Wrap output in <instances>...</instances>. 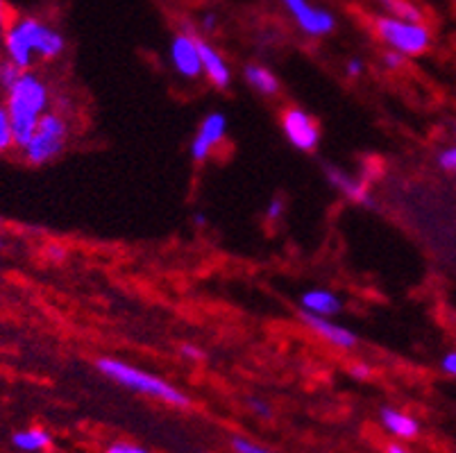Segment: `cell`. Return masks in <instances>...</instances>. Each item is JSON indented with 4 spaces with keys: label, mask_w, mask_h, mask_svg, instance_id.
<instances>
[{
    "label": "cell",
    "mask_w": 456,
    "mask_h": 453,
    "mask_svg": "<svg viewBox=\"0 0 456 453\" xmlns=\"http://www.w3.org/2000/svg\"><path fill=\"white\" fill-rule=\"evenodd\" d=\"M98 369H101L105 376H110L111 381L126 385V388L134 390V392L152 394V397L164 399V401L175 406H189V397H186L182 390H177L175 385L171 384H166L159 376H152V374L134 368V365H127L123 363V360L116 359H101L98 360Z\"/></svg>",
    "instance_id": "3957f363"
},
{
    "label": "cell",
    "mask_w": 456,
    "mask_h": 453,
    "mask_svg": "<svg viewBox=\"0 0 456 453\" xmlns=\"http://www.w3.org/2000/svg\"><path fill=\"white\" fill-rule=\"evenodd\" d=\"M182 354L184 356H189V359H198V356H200V352H198L196 347H191V344H182Z\"/></svg>",
    "instance_id": "f1b7e54d"
},
{
    "label": "cell",
    "mask_w": 456,
    "mask_h": 453,
    "mask_svg": "<svg viewBox=\"0 0 456 453\" xmlns=\"http://www.w3.org/2000/svg\"><path fill=\"white\" fill-rule=\"evenodd\" d=\"M250 406L255 409V413L261 415V417H268V415H271V410H268V404H264V401H259V399H252Z\"/></svg>",
    "instance_id": "d4e9b609"
},
{
    "label": "cell",
    "mask_w": 456,
    "mask_h": 453,
    "mask_svg": "<svg viewBox=\"0 0 456 453\" xmlns=\"http://www.w3.org/2000/svg\"><path fill=\"white\" fill-rule=\"evenodd\" d=\"M388 453H409V451H404V449L397 447V444H391V447H388Z\"/></svg>",
    "instance_id": "1f68e13d"
},
{
    "label": "cell",
    "mask_w": 456,
    "mask_h": 453,
    "mask_svg": "<svg viewBox=\"0 0 456 453\" xmlns=\"http://www.w3.org/2000/svg\"><path fill=\"white\" fill-rule=\"evenodd\" d=\"M327 177H330L331 186H334L336 190H341L347 199H352V202H356V205H363V206L372 205V199H370V195H368L366 186H363L362 182L352 180L350 174H346L343 170L330 168L327 170Z\"/></svg>",
    "instance_id": "7c38bea8"
},
{
    "label": "cell",
    "mask_w": 456,
    "mask_h": 453,
    "mask_svg": "<svg viewBox=\"0 0 456 453\" xmlns=\"http://www.w3.org/2000/svg\"><path fill=\"white\" fill-rule=\"evenodd\" d=\"M281 130H284L286 139L291 141L293 148L302 150V152H314L321 141V130H318L316 120L311 118L306 111L302 109H289L281 118Z\"/></svg>",
    "instance_id": "52a82bcc"
},
{
    "label": "cell",
    "mask_w": 456,
    "mask_h": 453,
    "mask_svg": "<svg viewBox=\"0 0 456 453\" xmlns=\"http://www.w3.org/2000/svg\"><path fill=\"white\" fill-rule=\"evenodd\" d=\"M381 424H384V426H387L393 435H397V438H404V440L416 438L418 431H420V426H418L416 419L409 417V415H404V413H400V410H395V409L381 410Z\"/></svg>",
    "instance_id": "5bb4252c"
},
{
    "label": "cell",
    "mask_w": 456,
    "mask_h": 453,
    "mask_svg": "<svg viewBox=\"0 0 456 453\" xmlns=\"http://www.w3.org/2000/svg\"><path fill=\"white\" fill-rule=\"evenodd\" d=\"M362 70H363V64L359 60H352L350 64H347V75H350V77H356V75H362Z\"/></svg>",
    "instance_id": "4316f807"
},
{
    "label": "cell",
    "mask_w": 456,
    "mask_h": 453,
    "mask_svg": "<svg viewBox=\"0 0 456 453\" xmlns=\"http://www.w3.org/2000/svg\"><path fill=\"white\" fill-rule=\"evenodd\" d=\"M216 23H218V19H216V14H207L205 19H202V25H205L207 32H214L216 30Z\"/></svg>",
    "instance_id": "83f0119b"
},
{
    "label": "cell",
    "mask_w": 456,
    "mask_h": 453,
    "mask_svg": "<svg viewBox=\"0 0 456 453\" xmlns=\"http://www.w3.org/2000/svg\"><path fill=\"white\" fill-rule=\"evenodd\" d=\"M0 247H3V243H0Z\"/></svg>",
    "instance_id": "836d02e7"
},
{
    "label": "cell",
    "mask_w": 456,
    "mask_h": 453,
    "mask_svg": "<svg viewBox=\"0 0 456 453\" xmlns=\"http://www.w3.org/2000/svg\"><path fill=\"white\" fill-rule=\"evenodd\" d=\"M7 25H10V10H7V5L0 0V39H3V35H5Z\"/></svg>",
    "instance_id": "603a6c76"
},
{
    "label": "cell",
    "mask_w": 456,
    "mask_h": 453,
    "mask_svg": "<svg viewBox=\"0 0 456 453\" xmlns=\"http://www.w3.org/2000/svg\"><path fill=\"white\" fill-rule=\"evenodd\" d=\"M193 220H196V224H207V218H205V215H200V214H198Z\"/></svg>",
    "instance_id": "d6a6232c"
},
{
    "label": "cell",
    "mask_w": 456,
    "mask_h": 453,
    "mask_svg": "<svg viewBox=\"0 0 456 453\" xmlns=\"http://www.w3.org/2000/svg\"><path fill=\"white\" fill-rule=\"evenodd\" d=\"M438 164H441V168L456 173V148L445 150V152L441 155V159H438Z\"/></svg>",
    "instance_id": "7402d4cb"
},
{
    "label": "cell",
    "mask_w": 456,
    "mask_h": 453,
    "mask_svg": "<svg viewBox=\"0 0 456 453\" xmlns=\"http://www.w3.org/2000/svg\"><path fill=\"white\" fill-rule=\"evenodd\" d=\"M377 35L387 45L404 57L420 55L429 48V30L420 20L400 19V16H381L377 19Z\"/></svg>",
    "instance_id": "5b68a950"
},
{
    "label": "cell",
    "mask_w": 456,
    "mask_h": 453,
    "mask_svg": "<svg viewBox=\"0 0 456 453\" xmlns=\"http://www.w3.org/2000/svg\"><path fill=\"white\" fill-rule=\"evenodd\" d=\"M107 453H151L148 449L136 447V444H127V442H118L114 447L107 449Z\"/></svg>",
    "instance_id": "44dd1931"
},
{
    "label": "cell",
    "mask_w": 456,
    "mask_h": 453,
    "mask_svg": "<svg viewBox=\"0 0 456 453\" xmlns=\"http://www.w3.org/2000/svg\"><path fill=\"white\" fill-rule=\"evenodd\" d=\"M66 141H69V125L60 114H44L39 125H37L35 134L30 136L26 145H23V157L28 164L44 166L53 161L55 157L61 155Z\"/></svg>",
    "instance_id": "277c9868"
},
{
    "label": "cell",
    "mask_w": 456,
    "mask_h": 453,
    "mask_svg": "<svg viewBox=\"0 0 456 453\" xmlns=\"http://www.w3.org/2000/svg\"><path fill=\"white\" fill-rule=\"evenodd\" d=\"M198 39V36H196ZM198 48H200V60H202V73L211 80V85H216L218 89H225L230 85V66L223 60V55L214 45H209L207 41L198 39Z\"/></svg>",
    "instance_id": "8fae6325"
},
{
    "label": "cell",
    "mask_w": 456,
    "mask_h": 453,
    "mask_svg": "<svg viewBox=\"0 0 456 453\" xmlns=\"http://www.w3.org/2000/svg\"><path fill=\"white\" fill-rule=\"evenodd\" d=\"M23 73H26V70L19 69V66H16V64H12L10 60L3 61V64H0V86H3V91L10 89V86L14 85V82H19V77Z\"/></svg>",
    "instance_id": "ac0fdd59"
},
{
    "label": "cell",
    "mask_w": 456,
    "mask_h": 453,
    "mask_svg": "<svg viewBox=\"0 0 456 453\" xmlns=\"http://www.w3.org/2000/svg\"><path fill=\"white\" fill-rule=\"evenodd\" d=\"M225 116L223 114H209L205 120H202L200 130H198V136L191 143V157L193 161H205L207 157L211 155V150L225 139Z\"/></svg>",
    "instance_id": "9c48e42d"
},
{
    "label": "cell",
    "mask_w": 456,
    "mask_h": 453,
    "mask_svg": "<svg viewBox=\"0 0 456 453\" xmlns=\"http://www.w3.org/2000/svg\"><path fill=\"white\" fill-rule=\"evenodd\" d=\"M0 91H3V86H0Z\"/></svg>",
    "instance_id": "e575fe53"
},
{
    "label": "cell",
    "mask_w": 456,
    "mask_h": 453,
    "mask_svg": "<svg viewBox=\"0 0 456 453\" xmlns=\"http://www.w3.org/2000/svg\"><path fill=\"white\" fill-rule=\"evenodd\" d=\"M402 57H404V55H400V53H395V50H393V53H388V55L384 57V61H387L391 69H397V66L402 64Z\"/></svg>",
    "instance_id": "484cf974"
},
{
    "label": "cell",
    "mask_w": 456,
    "mask_h": 453,
    "mask_svg": "<svg viewBox=\"0 0 456 453\" xmlns=\"http://www.w3.org/2000/svg\"><path fill=\"white\" fill-rule=\"evenodd\" d=\"M3 107H5L7 116H10L16 145L23 148L30 141V136L35 134L41 116L48 114L51 93H48V86H45L41 77L26 70L19 77V82H14L10 89H5V105Z\"/></svg>",
    "instance_id": "7a4b0ae2"
},
{
    "label": "cell",
    "mask_w": 456,
    "mask_h": 453,
    "mask_svg": "<svg viewBox=\"0 0 456 453\" xmlns=\"http://www.w3.org/2000/svg\"><path fill=\"white\" fill-rule=\"evenodd\" d=\"M281 3L305 35L325 36L334 32L336 19L322 7L311 5L309 0H281Z\"/></svg>",
    "instance_id": "8992f818"
},
{
    "label": "cell",
    "mask_w": 456,
    "mask_h": 453,
    "mask_svg": "<svg viewBox=\"0 0 456 453\" xmlns=\"http://www.w3.org/2000/svg\"><path fill=\"white\" fill-rule=\"evenodd\" d=\"M443 369H445L447 374H452V376H456V352H450V354L443 359Z\"/></svg>",
    "instance_id": "cb8c5ba5"
},
{
    "label": "cell",
    "mask_w": 456,
    "mask_h": 453,
    "mask_svg": "<svg viewBox=\"0 0 456 453\" xmlns=\"http://www.w3.org/2000/svg\"><path fill=\"white\" fill-rule=\"evenodd\" d=\"M16 145L14 141V132H12V123L10 116H7V109L0 105V155L12 150Z\"/></svg>",
    "instance_id": "e0dca14e"
},
{
    "label": "cell",
    "mask_w": 456,
    "mask_h": 453,
    "mask_svg": "<svg viewBox=\"0 0 456 453\" xmlns=\"http://www.w3.org/2000/svg\"><path fill=\"white\" fill-rule=\"evenodd\" d=\"M352 374H354V376H368V368L366 365H359V368L352 369Z\"/></svg>",
    "instance_id": "4dcf8cb0"
},
{
    "label": "cell",
    "mask_w": 456,
    "mask_h": 453,
    "mask_svg": "<svg viewBox=\"0 0 456 453\" xmlns=\"http://www.w3.org/2000/svg\"><path fill=\"white\" fill-rule=\"evenodd\" d=\"M302 309L306 313H314V315H322V318H330V315H336L341 311V299L336 297L334 293L330 290H309V293L302 295Z\"/></svg>",
    "instance_id": "4fadbf2b"
},
{
    "label": "cell",
    "mask_w": 456,
    "mask_h": 453,
    "mask_svg": "<svg viewBox=\"0 0 456 453\" xmlns=\"http://www.w3.org/2000/svg\"><path fill=\"white\" fill-rule=\"evenodd\" d=\"M48 255H51L55 261H60V259H64L66 252L61 247H51V249H48Z\"/></svg>",
    "instance_id": "f546056e"
},
{
    "label": "cell",
    "mask_w": 456,
    "mask_h": 453,
    "mask_svg": "<svg viewBox=\"0 0 456 453\" xmlns=\"http://www.w3.org/2000/svg\"><path fill=\"white\" fill-rule=\"evenodd\" d=\"M281 215H284V198H275L271 205H268L266 218L271 220V222H275V220H280Z\"/></svg>",
    "instance_id": "d6986e66"
},
{
    "label": "cell",
    "mask_w": 456,
    "mask_h": 453,
    "mask_svg": "<svg viewBox=\"0 0 456 453\" xmlns=\"http://www.w3.org/2000/svg\"><path fill=\"white\" fill-rule=\"evenodd\" d=\"M171 64L182 77H198L202 73L200 48L196 36L175 35L171 41Z\"/></svg>",
    "instance_id": "ba28073f"
},
{
    "label": "cell",
    "mask_w": 456,
    "mask_h": 453,
    "mask_svg": "<svg viewBox=\"0 0 456 453\" xmlns=\"http://www.w3.org/2000/svg\"><path fill=\"white\" fill-rule=\"evenodd\" d=\"M243 75H246V80L250 82V85L255 86V89L259 91V93L275 95L277 91H280V80H277L275 75H273L271 70L266 69V66L250 64V66H246Z\"/></svg>",
    "instance_id": "9a60e30c"
},
{
    "label": "cell",
    "mask_w": 456,
    "mask_h": 453,
    "mask_svg": "<svg viewBox=\"0 0 456 453\" xmlns=\"http://www.w3.org/2000/svg\"><path fill=\"white\" fill-rule=\"evenodd\" d=\"M7 60L19 69L30 70L35 57L39 60H55L64 53V36L51 28L48 23L39 20L37 16H20L10 20L5 35H3Z\"/></svg>",
    "instance_id": "6da1fadb"
},
{
    "label": "cell",
    "mask_w": 456,
    "mask_h": 453,
    "mask_svg": "<svg viewBox=\"0 0 456 453\" xmlns=\"http://www.w3.org/2000/svg\"><path fill=\"white\" fill-rule=\"evenodd\" d=\"M302 322L309 327L314 334L321 336L322 340H327V343L336 344V347H343V349H350L356 344V334L354 331H350L347 327H343V324H336L331 322V320L322 318V315H314V313H302L300 315Z\"/></svg>",
    "instance_id": "30bf717a"
},
{
    "label": "cell",
    "mask_w": 456,
    "mask_h": 453,
    "mask_svg": "<svg viewBox=\"0 0 456 453\" xmlns=\"http://www.w3.org/2000/svg\"><path fill=\"white\" fill-rule=\"evenodd\" d=\"M234 449H236V453H271V451H266V449L256 447V444L248 442V440H243V438L234 440Z\"/></svg>",
    "instance_id": "ffe728a7"
},
{
    "label": "cell",
    "mask_w": 456,
    "mask_h": 453,
    "mask_svg": "<svg viewBox=\"0 0 456 453\" xmlns=\"http://www.w3.org/2000/svg\"><path fill=\"white\" fill-rule=\"evenodd\" d=\"M12 442H14V447L20 449V451H44V449L51 447V435L41 429L19 431V433H14Z\"/></svg>",
    "instance_id": "2e32d148"
}]
</instances>
